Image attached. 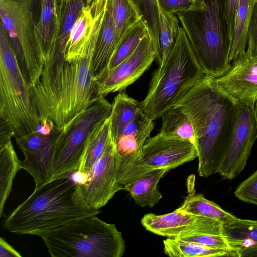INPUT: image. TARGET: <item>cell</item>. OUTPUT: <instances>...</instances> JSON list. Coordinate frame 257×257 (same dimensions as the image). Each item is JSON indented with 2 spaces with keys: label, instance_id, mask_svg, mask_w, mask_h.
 Masks as SVG:
<instances>
[{
  "label": "cell",
  "instance_id": "cell-1",
  "mask_svg": "<svg viewBox=\"0 0 257 257\" xmlns=\"http://www.w3.org/2000/svg\"><path fill=\"white\" fill-rule=\"evenodd\" d=\"M175 106L185 113L193 128L199 175L207 177L218 173L237 120L236 104L213 85L211 77L204 75Z\"/></svg>",
  "mask_w": 257,
  "mask_h": 257
},
{
  "label": "cell",
  "instance_id": "cell-2",
  "mask_svg": "<svg viewBox=\"0 0 257 257\" xmlns=\"http://www.w3.org/2000/svg\"><path fill=\"white\" fill-rule=\"evenodd\" d=\"M85 201L81 183L71 175L35 187L32 194L6 218L4 227L18 235L40 237L72 221L97 215Z\"/></svg>",
  "mask_w": 257,
  "mask_h": 257
},
{
  "label": "cell",
  "instance_id": "cell-3",
  "mask_svg": "<svg viewBox=\"0 0 257 257\" xmlns=\"http://www.w3.org/2000/svg\"><path fill=\"white\" fill-rule=\"evenodd\" d=\"M101 25L95 27L85 53L66 61L54 88L35 102L40 120L49 119L64 130L100 96L90 66Z\"/></svg>",
  "mask_w": 257,
  "mask_h": 257
},
{
  "label": "cell",
  "instance_id": "cell-4",
  "mask_svg": "<svg viewBox=\"0 0 257 257\" xmlns=\"http://www.w3.org/2000/svg\"><path fill=\"white\" fill-rule=\"evenodd\" d=\"M204 10L177 13L196 59L205 75L216 78L231 66L232 39L227 18L225 0H205Z\"/></svg>",
  "mask_w": 257,
  "mask_h": 257
},
{
  "label": "cell",
  "instance_id": "cell-5",
  "mask_svg": "<svg viewBox=\"0 0 257 257\" xmlns=\"http://www.w3.org/2000/svg\"><path fill=\"white\" fill-rule=\"evenodd\" d=\"M204 75L188 38L180 25L168 60L154 72L147 96L140 102L152 120L161 118Z\"/></svg>",
  "mask_w": 257,
  "mask_h": 257
},
{
  "label": "cell",
  "instance_id": "cell-6",
  "mask_svg": "<svg viewBox=\"0 0 257 257\" xmlns=\"http://www.w3.org/2000/svg\"><path fill=\"white\" fill-rule=\"evenodd\" d=\"M53 257H121L122 233L97 215L83 217L41 236Z\"/></svg>",
  "mask_w": 257,
  "mask_h": 257
},
{
  "label": "cell",
  "instance_id": "cell-7",
  "mask_svg": "<svg viewBox=\"0 0 257 257\" xmlns=\"http://www.w3.org/2000/svg\"><path fill=\"white\" fill-rule=\"evenodd\" d=\"M0 117L13 131L14 137L36 131L40 123L32 102L31 87L21 72L1 23Z\"/></svg>",
  "mask_w": 257,
  "mask_h": 257
},
{
  "label": "cell",
  "instance_id": "cell-8",
  "mask_svg": "<svg viewBox=\"0 0 257 257\" xmlns=\"http://www.w3.org/2000/svg\"><path fill=\"white\" fill-rule=\"evenodd\" d=\"M35 0H0L3 25L21 72L30 87L39 80L44 61L35 35Z\"/></svg>",
  "mask_w": 257,
  "mask_h": 257
},
{
  "label": "cell",
  "instance_id": "cell-9",
  "mask_svg": "<svg viewBox=\"0 0 257 257\" xmlns=\"http://www.w3.org/2000/svg\"><path fill=\"white\" fill-rule=\"evenodd\" d=\"M111 108L112 104L105 97L100 96L63 130L56 149L52 179L68 176L79 171L90 134L109 117Z\"/></svg>",
  "mask_w": 257,
  "mask_h": 257
},
{
  "label": "cell",
  "instance_id": "cell-10",
  "mask_svg": "<svg viewBox=\"0 0 257 257\" xmlns=\"http://www.w3.org/2000/svg\"><path fill=\"white\" fill-rule=\"evenodd\" d=\"M63 130L55 125L48 134L35 131L14 137L25 157L20 162L21 168L27 171L33 178L35 187L52 179L56 149Z\"/></svg>",
  "mask_w": 257,
  "mask_h": 257
},
{
  "label": "cell",
  "instance_id": "cell-11",
  "mask_svg": "<svg viewBox=\"0 0 257 257\" xmlns=\"http://www.w3.org/2000/svg\"><path fill=\"white\" fill-rule=\"evenodd\" d=\"M120 158L110 139L101 157L93 164L86 181L81 183L83 197L92 208L99 209L124 189L117 179Z\"/></svg>",
  "mask_w": 257,
  "mask_h": 257
},
{
  "label": "cell",
  "instance_id": "cell-12",
  "mask_svg": "<svg viewBox=\"0 0 257 257\" xmlns=\"http://www.w3.org/2000/svg\"><path fill=\"white\" fill-rule=\"evenodd\" d=\"M156 58L152 38L148 33L128 57L94 80L98 95L105 97L124 90L149 68Z\"/></svg>",
  "mask_w": 257,
  "mask_h": 257
},
{
  "label": "cell",
  "instance_id": "cell-13",
  "mask_svg": "<svg viewBox=\"0 0 257 257\" xmlns=\"http://www.w3.org/2000/svg\"><path fill=\"white\" fill-rule=\"evenodd\" d=\"M238 117L230 144L218 173L223 179L237 177L245 167L257 139V103L236 104Z\"/></svg>",
  "mask_w": 257,
  "mask_h": 257
},
{
  "label": "cell",
  "instance_id": "cell-14",
  "mask_svg": "<svg viewBox=\"0 0 257 257\" xmlns=\"http://www.w3.org/2000/svg\"><path fill=\"white\" fill-rule=\"evenodd\" d=\"M154 126L153 120L141 108L115 144L120 158L117 179L122 186L140 176L143 147Z\"/></svg>",
  "mask_w": 257,
  "mask_h": 257
},
{
  "label": "cell",
  "instance_id": "cell-15",
  "mask_svg": "<svg viewBox=\"0 0 257 257\" xmlns=\"http://www.w3.org/2000/svg\"><path fill=\"white\" fill-rule=\"evenodd\" d=\"M142 225L148 231L168 238L190 234L224 235L223 223L215 219L178 210L163 215L145 214Z\"/></svg>",
  "mask_w": 257,
  "mask_h": 257
},
{
  "label": "cell",
  "instance_id": "cell-16",
  "mask_svg": "<svg viewBox=\"0 0 257 257\" xmlns=\"http://www.w3.org/2000/svg\"><path fill=\"white\" fill-rule=\"evenodd\" d=\"M211 82L236 104L257 103V57L245 52L233 61L224 74L211 77Z\"/></svg>",
  "mask_w": 257,
  "mask_h": 257
},
{
  "label": "cell",
  "instance_id": "cell-17",
  "mask_svg": "<svg viewBox=\"0 0 257 257\" xmlns=\"http://www.w3.org/2000/svg\"><path fill=\"white\" fill-rule=\"evenodd\" d=\"M197 157L191 143L166 137L160 133L148 138L143 147L140 176L152 170L175 168Z\"/></svg>",
  "mask_w": 257,
  "mask_h": 257
},
{
  "label": "cell",
  "instance_id": "cell-18",
  "mask_svg": "<svg viewBox=\"0 0 257 257\" xmlns=\"http://www.w3.org/2000/svg\"><path fill=\"white\" fill-rule=\"evenodd\" d=\"M122 41L117 34L107 0L90 66L91 74L94 80L107 70L115 52Z\"/></svg>",
  "mask_w": 257,
  "mask_h": 257
},
{
  "label": "cell",
  "instance_id": "cell-19",
  "mask_svg": "<svg viewBox=\"0 0 257 257\" xmlns=\"http://www.w3.org/2000/svg\"><path fill=\"white\" fill-rule=\"evenodd\" d=\"M60 23V1L41 0L40 15L36 24L35 35L44 63L54 50Z\"/></svg>",
  "mask_w": 257,
  "mask_h": 257
},
{
  "label": "cell",
  "instance_id": "cell-20",
  "mask_svg": "<svg viewBox=\"0 0 257 257\" xmlns=\"http://www.w3.org/2000/svg\"><path fill=\"white\" fill-rule=\"evenodd\" d=\"M14 134L5 123L0 124V217L5 216V202L12 190L13 180L17 172L21 169L11 142Z\"/></svg>",
  "mask_w": 257,
  "mask_h": 257
},
{
  "label": "cell",
  "instance_id": "cell-21",
  "mask_svg": "<svg viewBox=\"0 0 257 257\" xmlns=\"http://www.w3.org/2000/svg\"><path fill=\"white\" fill-rule=\"evenodd\" d=\"M168 171L166 169L152 170L127 182L123 188L137 204L141 207H153L162 198L157 186L160 180Z\"/></svg>",
  "mask_w": 257,
  "mask_h": 257
},
{
  "label": "cell",
  "instance_id": "cell-22",
  "mask_svg": "<svg viewBox=\"0 0 257 257\" xmlns=\"http://www.w3.org/2000/svg\"><path fill=\"white\" fill-rule=\"evenodd\" d=\"M188 195L177 209L190 214L212 218L223 224L235 220L237 218L223 210L218 205L206 199L203 194H197L194 189L195 177H189Z\"/></svg>",
  "mask_w": 257,
  "mask_h": 257
},
{
  "label": "cell",
  "instance_id": "cell-23",
  "mask_svg": "<svg viewBox=\"0 0 257 257\" xmlns=\"http://www.w3.org/2000/svg\"><path fill=\"white\" fill-rule=\"evenodd\" d=\"M141 108L140 102L123 91L114 97L109 116L110 137L114 145L125 127Z\"/></svg>",
  "mask_w": 257,
  "mask_h": 257
},
{
  "label": "cell",
  "instance_id": "cell-24",
  "mask_svg": "<svg viewBox=\"0 0 257 257\" xmlns=\"http://www.w3.org/2000/svg\"><path fill=\"white\" fill-rule=\"evenodd\" d=\"M160 133L164 136L192 144L197 151V139L192 125L185 113L178 107L173 106L161 117Z\"/></svg>",
  "mask_w": 257,
  "mask_h": 257
},
{
  "label": "cell",
  "instance_id": "cell-25",
  "mask_svg": "<svg viewBox=\"0 0 257 257\" xmlns=\"http://www.w3.org/2000/svg\"><path fill=\"white\" fill-rule=\"evenodd\" d=\"M223 234L236 257L244 248L257 243V221L237 218L223 224Z\"/></svg>",
  "mask_w": 257,
  "mask_h": 257
},
{
  "label": "cell",
  "instance_id": "cell-26",
  "mask_svg": "<svg viewBox=\"0 0 257 257\" xmlns=\"http://www.w3.org/2000/svg\"><path fill=\"white\" fill-rule=\"evenodd\" d=\"M179 20L176 14L159 8V53L156 58L159 67H162L172 52L179 31Z\"/></svg>",
  "mask_w": 257,
  "mask_h": 257
},
{
  "label": "cell",
  "instance_id": "cell-27",
  "mask_svg": "<svg viewBox=\"0 0 257 257\" xmlns=\"http://www.w3.org/2000/svg\"><path fill=\"white\" fill-rule=\"evenodd\" d=\"M110 139L109 117L90 134L84 161L78 172L87 175L89 173L94 163L105 152Z\"/></svg>",
  "mask_w": 257,
  "mask_h": 257
},
{
  "label": "cell",
  "instance_id": "cell-28",
  "mask_svg": "<svg viewBox=\"0 0 257 257\" xmlns=\"http://www.w3.org/2000/svg\"><path fill=\"white\" fill-rule=\"evenodd\" d=\"M256 3L255 0H240V1L229 58L230 62L246 51L249 25Z\"/></svg>",
  "mask_w": 257,
  "mask_h": 257
},
{
  "label": "cell",
  "instance_id": "cell-29",
  "mask_svg": "<svg viewBox=\"0 0 257 257\" xmlns=\"http://www.w3.org/2000/svg\"><path fill=\"white\" fill-rule=\"evenodd\" d=\"M164 252L174 257H220L232 256L226 250L210 248L199 244L175 238H168L163 241Z\"/></svg>",
  "mask_w": 257,
  "mask_h": 257
},
{
  "label": "cell",
  "instance_id": "cell-30",
  "mask_svg": "<svg viewBox=\"0 0 257 257\" xmlns=\"http://www.w3.org/2000/svg\"><path fill=\"white\" fill-rule=\"evenodd\" d=\"M148 33V26L145 20L142 19L134 26L119 45L106 71L115 67L128 57Z\"/></svg>",
  "mask_w": 257,
  "mask_h": 257
},
{
  "label": "cell",
  "instance_id": "cell-31",
  "mask_svg": "<svg viewBox=\"0 0 257 257\" xmlns=\"http://www.w3.org/2000/svg\"><path fill=\"white\" fill-rule=\"evenodd\" d=\"M148 26L156 50V58L159 53V14L158 0H136Z\"/></svg>",
  "mask_w": 257,
  "mask_h": 257
},
{
  "label": "cell",
  "instance_id": "cell-32",
  "mask_svg": "<svg viewBox=\"0 0 257 257\" xmlns=\"http://www.w3.org/2000/svg\"><path fill=\"white\" fill-rule=\"evenodd\" d=\"M175 239L199 244L212 248L226 250L231 252L233 257H236L227 239L224 235L190 234Z\"/></svg>",
  "mask_w": 257,
  "mask_h": 257
},
{
  "label": "cell",
  "instance_id": "cell-33",
  "mask_svg": "<svg viewBox=\"0 0 257 257\" xmlns=\"http://www.w3.org/2000/svg\"><path fill=\"white\" fill-rule=\"evenodd\" d=\"M159 8L171 14L204 10L205 0H158Z\"/></svg>",
  "mask_w": 257,
  "mask_h": 257
},
{
  "label": "cell",
  "instance_id": "cell-34",
  "mask_svg": "<svg viewBox=\"0 0 257 257\" xmlns=\"http://www.w3.org/2000/svg\"><path fill=\"white\" fill-rule=\"evenodd\" d=\"M234 194L242 201L257 205V170L240 184Z\"/></svg>",
  "mask_w": 257,
  "mask_h": 257
},
{
  "label": "cell",
  "instance_id": "cell-35",
  "mask_svg": "<svg viewBox=\"0 0 257 257\" xmlns=\"http://www.w3.org/2000/svg\"><path fill=\"white\" fill-rule=\"evenodd\" d=\"M247 45L245 52L252 56L257 57V2L253 8L249 25Z\"/></svg>",
  "mask_w": 257,
  "mask_h": 257
},
{
  "label": "cell",
  "instance_id": "cell-36",
  "mask_svg": "<svg viewBox=\"0 0 257 257\" xmlns=\"http://www.w3.org/2000/svg\"><path fill=\"white\" fill-rule=\"evenodd\" d=\"M240 0H225V8L231 37L233 40L236 18Z\"/></svg>",
  "mask_w": 257,
  "mask_h": 257
},
{
  "label": "cell",
  "instance_id": "cell-37",
  "mask_svg": "<svg viewBox=\"0 0 257 257\" xmlns=\"http://www.w3.org/2000/svg\"><path fill=\"white\" fill-rule=\"evenodd\" d=\"M21 255L4 238H0V257H21Z\"/></svg>",
  "mask_w": 257,
  "mask_h": 257
},
{
  "label": "cell",
  "instance_id": "cell-38",
  "mask_svg": "<svg viewBox=\"0 0 257 257\" xmlns=\"http://www.w3.org/2000/svg\"><path fill=\"white\" fill-rule=\"evenodd\" d=\"M257 257V243L243 248L239 253V257Z\"/></svg>",
  "mask_w": 257,
  "mask_h": 257
},
{
  "label": "cell",
  "instance_id": "cell-39",
  "mask_svg": "<svg viewBox=\"0 0 257 257\" xmlns=\"http://www.w3.org/2000/svg\"><path fill=\"white\" fill-rule=\"evenodd\" d=\"M94 1H95V0H85L86 4H90V3H92V2H93Z\"/></svg>",
  "mask_w": 257,
  "mask_h": 257
},
{
  "label": "cell",
  "instance_id": "cell-40",
  "mask_svg": "<svg viewBox=\"0 0 257 257\" xmlns=\"http://www.w3.org/2000/svg\"><path fill=\"white\" fill-rule=\"evenodd\" d=\"M255 1H256V2H257V0H255Z\"/></svg>",
  "mask_w": 257,
  "mask_h": 257
},
{
  "label": "cell",
  "instance_id": "cell-41",
  "mask_svg": "<svg viewBox=\"0 0 257 257\" xmlns=\"http://www.w3.org/2000/svg\"><path fill=\"white\" fill-rule=\"evenodd\" d=\"M59 1H61V0H59Z\"/></svg>",
  "mask_w": 257,
  "mask_h": 257
}]
</instances>
